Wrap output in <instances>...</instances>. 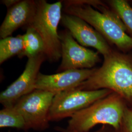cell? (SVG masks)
Here are the masks:
<instances>
[{
  "mask_svg": "<svg viewBox=\"0 0 132 132\" xmlns=\"http://www.w3.org/2000/svg\"><path fill=\"white\" fill-rule=\"evenodd\" d=\"M63 2L64 13L84 20L106 40L123 51L132 49V37L126 27L113 10L99 1L68 0Z\"/></svg>",
  "mask_w": 132,
  "mask_h": 132,
  "instance_id": "1",
  "label": "cell"
},
{
  "mask_svg": "<svg viewBox=\"0 0 132 132\" xmlns=\"http://www.w3.org/2000/svg\"><path fill=\"white\" fill-rule=\"evenodd\" d=\"M104 58L102 66L76 88L84 90H111L132 107V58L113 51Z\"/></svg>",
  "mask_w": 132,
  "mask_h": 132,
  "instance_id": "2",
  "label": "cell"
},
{
  "mask_svg": "<svg viewBox=\"0 0 132 132\" xmlns=\"http://www.w3.org/2000/svg\"><path fill=\"white\" fill-rule=\"evenodd\" d=\"M127 107L122 98L113 92L75 113L71 117L66 129L57 127L56 129L61 132H89L95 126L103 124L120 132Z\"/></svg>",
  "mask_w": 132,
  "mask_h": 132,
  "instance_id": "3",
  "label": "cell"
},
{
  "mask_svg": "<svg viewBox=\"0 0 132 132\" xmlns=\"http://www.w3.org/2000/svg\"><path fill=\"white\" fill-rule=\"evenodd\" d=\"M33 17L24 27L31 28L40 35L44 45V53L49 61L55 62L61 58V43L58 27L61 20L63 2L49 3L46 0L36 1Z\"/></svg>",
  "mask_w": 132,
  "mask_h": 132,
  "instance_id": "4",
  "label": "cell"
},
{
  "mask_svg": "<svg viewBox=\"0 0 132 132\" xmlns=\"http://www.w3.org/2000/svg\"><path fill=\"white\" fill-rule=\"evenodd\" d=\"M113 92L109 89L84 90L75 88L55 94L50 109V121L71 118L77 112L86 108Z\"/></svg>",
  "mask_w": 132,
  "mask_h": 132,
  "instance_id": "5",
  "label": "cell"
},
{
  "mask_svg": "<svg viewBox=\"0 0 132 132\" xmlns=\"http://www.w3.org/2000/svg\"><path fill=\"white\" fill-rule=\"evenodd\" d=\"M56 94L35 89L19 99L14 105L23 117L26 130L42 131L49 127L48 116Z\"/></svg>",
  "mask_w": 132,
  "mask_h": 132,
  "instance_id": "6",
  "label": "cell"
},
{
  "mask_svg": "<svg viewBox=\"0 0 132 132\" xmlns=\"http://www.w3.org/2000/svg\"><path fill=\"white\" fill-rule=\"evenodd\" d=\"M61 43V63L57 72L91 69L101 60L98 53L81 46L67 29L59 33Z\"/></svg>",
  "mask_w": 132,
  "mask_h": 132,
  "instance_id": "7",
  "label": "cell"
},
{
  "mask_svg": "<svg viewBox=\"0 0 132 132\" xmlns=\"http://www.w3.org/2000/svg\"><path fill=\"white\" fill-rule=\"evenodd\" d=\"M47 59L44 53L28 59L22 75L0 94V103L4 107H13L19 99L35 90L40 67Z\"/></svg>",
  "mask_w": 132,
  "mask_h": 132,
  "instance_id": "8",
  "label": "cell"
},
{
  "mask_svg": "<svg viewBox=\"0 0 132 132\" xmlns=\"http://www.w3.org/2000/svg\"><path fill=\"white\" fill-rule=\"evenodd\" d=\"M61 22L81 46L94 47L104 57L113 52L106 39L84 20L74 15L64 13Z\"/></svg>",
  "mask_w": 132,
  "mask_h": 132,
  "instance_id": "9",
  "label": "cell"
},
{
  "mask_svg": "<svg viewBox=\"0 0 132 132\" xmlns=\"http://www.w3.org/2000/svg\"><path fill=\"white\" fill-rule=\"evenodd\" d=\"M96 69L74 70L57 72L51 75L39 72L35 89L47 90L54 94L75 89L89 79Z\"/></svg>",
  "mask_w": 132,
  "mask_h": 132,
  "instance_id": "10",
  "label": "cell"
},
{
  "mask_svg": "<svg viewBox=\"0 0 132 132\" xmlns=\"http://www.w3.org/2000/svg\"><path fill=\"white\" fill-rule=\"evenodd\" d=\"M36 2L34 0H20L9 9L0 27L1 39L11 36L17 29L28 24L35 12Z\"/></svg>",
  "mask_w": 132,
  "mask_h": 132,
  "instance_id": "11",
  "label": "cell"
},
{
  "mask_svg": "<svg viewBox=\"0 0 132 132\" xmlns=\"http://www.w3.org/2000/svg\"><path fill=\"white\" fill-rule=\"evenodd\" d=\"M26 32L23 35L24 50L18 57H27L28 59L36 56L44 52V45L39 33L33 28H27Z\"/></svg>",
  "mask_w": 132,
  "mask_h": 132,
  "instance_id": "12",
  "label": "cell"
},
{
  "mask_svg": "<svg viewBox=\"0 0 132 132\" xmlns=\"http://www.w3.org/2000/svg\"><path fill=\"white\" fill-rule=\"evenodd\" d=\"M23 35L15 37L9 36L0 41V64H2L10 58L19 55L24 50Z\"/></svg>",
  "mask_w": 132,
  "mask_h": 132,
  "instance_id": "13",
  "label": "cell"
},
{
  "mask_svg": "<svg viewBox=\"0 0 132 132\" xmlns=\"http://www.w3.org/2000/svg\"><path fill=\"white\" fill-rule=\"evenodd\" d=\"M0 127L15 128L26 130L23 117L14 106L4 107L0 111Z\"/></svg>",
  "mask_w": 132,
  "mask_h": 132,
  "instance_id": "14",
  "label": "cell"
},
{
  "mask_svg": "<svg viewBox=\"0 0 132 132\" xmlns=\"http://www.w3.org/2000/svg\"><path fill=\"white\" fill-rule=\"evenodd\" d=\"M108 3L121 19L126 28L132 33V8L125 1L112 0Z\"/></svg>",
  "mask_w": 132,
  "mask_h": 132,
  "instance_id": "15",
  "label": "cell"
},
{
  "mask_svg": "<svg viewBox=\"0 0 132 132\" xmlns=\"http://www.w3.org/2000/svg\"><path fill=\"white\" fill-rule=\"evenodd\" d=\"M120 132H132V107H127L125 110Z\"/></svg>",
  "mask_w": 132,
  "mask_h": 132,
  "instance_id": "16",
  "label": "cell"
},
{
  "mask_svg": "<svg viewBox=\"0 0 132 132\" xmlns=\"http://www.w3.org/2000/svg\"><path fill=\"white\" fill-rule=\"evenodd\" d=\"M20 0H2L1 1V2L9 9L10 7L16 4Z\"/></svg>",
  "mask_w": 132,
  "mask_h": 132,
  "instance_id": "17",
  "label": "cell"
},
{
  "mask_svg": "<svg viewBox=\"0 0 132 132\" xmlns=\"http://www.w3.org/2000/svg\"><path fill=\"white\" fill-rule=\"evenodd\" d=\"M93 132H118L115 130L113 128L108 125H103L99 130Z\"/></svg>",
  "mask_w": 132,
  "mask_h": 132,
  "instance_id": "18",
  "label": "cell"
}]
</instances>
